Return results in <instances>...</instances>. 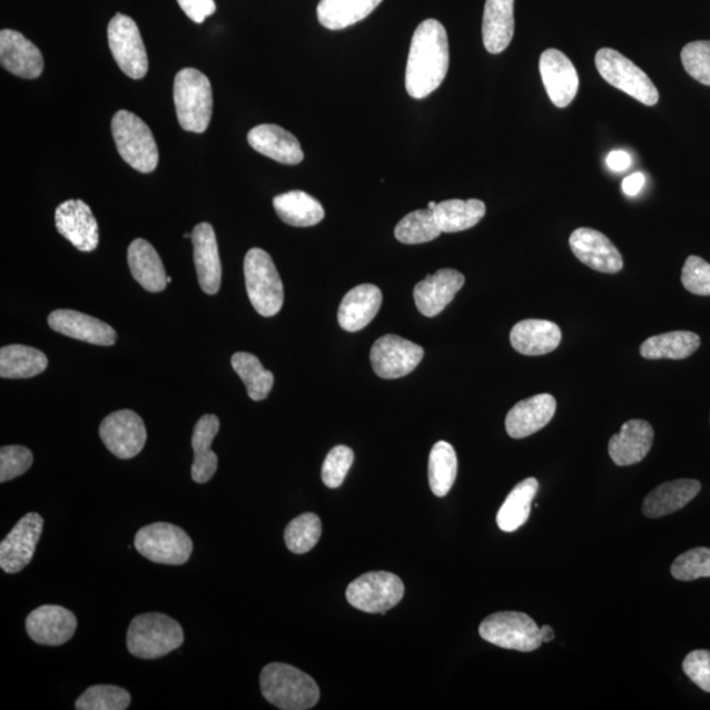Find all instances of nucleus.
Wrapping results in <instances>:
<instances>
[{
    "mask_svg": "<svg viewBox=\"0 0 710 710\" xmlns=\"http://www.w3.org/2000/svg\"><path fill=\"white\" fill-rule=\"evenodd\" d=\"M451 52L446 29L436 19H427L416 28L411 41L405 89L413 99H424L444 82Z\"/></svg>",
    "mask_w": 710,
    "mask_h": 710,
    "instance_id": "1",
    "label": "nucleus"
},
{
    "mask_svg": "<svg viewBox=\"0 0 710 710\" xmlns=\"http://www.w3.org/2000/svg\"><path fill=\"white\" fill-rule=\"evenodd\" d=\"M260 691L284 710H306L321 700V688L306 672L286 663H270L260 672Z\"/></svg>",
    "mask_w": 710,
    "mask_h": 710,
    "instance_id": "2",
    "label": "nucleus"
},
{
    "mask_svg": "<svg viewBox=\"0 0 710 710\" xmlns=\"http://www.w3.org/2000/svg\"><path fill=\"white\" fill-rule=\"evenodd\" d=\"M184 642L185 632L179 622L157 612L137 615L127 633L129 653L148 661L170 654Z\"/></svg>",
    "mask_w": 710,
    "mask_h": 710,
    "instance_id": "3",
    "label": "nucleus"
},
{
    "mask_svg": "<svg viewBox=\"0 0 710 710\" xmlns=\"http://www.w3.org/2000/svg\"><path fill=\"white\" fill-rule=\"evenodd\" d=\"M174 103L180 127L187 132H206L213 118V86L201 71L186 68L174 81Z\"/></svg>",
    "mask_w": 710,
    "mask_h": 710,
    "instance_id": "4",
    "label": "nucleus"
},
{
    "mask_svg": "<svg viewBox=\"0 0 710 710\" xmlns=\"http://www.w3.org/2000/svg\"><path fill=\"white\" fill-rule=\"evenodd\" d=\"M246 292L260 316L273 317L284 307V284L269 253L253 248L244 260Z\"/></svg>",
    "mask_w": 710,
    "mask_h": 710,
    "instance_id": "5",
    "label": "nucleus"
},
{
    "mask_svg": "<svg viewBox=\"0 0 710 710\" xmlns=\"http://www.w3.org/2000/svg\"><path fill=\"white\" fill-rule=\"evenodd\" d=\"M112 136L122 159L137 171L148 174L158 165V148L150 128L139 116L120 110L112 119Z\"/></svg>",
    "mask_w": 710,
    "mask_h": 710,
    "instance_id": "6",
    "label": "nucleus"
},
{
    "mask_svg": "<svg viewBox=\"0 0 710 710\" xmlns=\"http://www.w3.org/2000/svg\"><path fill=\"white\" fill-rule=\"evenodd\" d=\"M600 76L615 89L641 101L644 106H655L659 92L650 77L624 55L611 48L600 49L595 58Z\"/></svg>",
    "mask_w": 710,
    "mask_h": 710,
    "instance_id": "7",
    "label": "nucleus"
},
{
    "mask_svg": "<svg viewBox=\"0 0 710 710\" xmlns=\"http://www.w3.org/2000/svg\"><path fill=\"white\" fill-rule=\"evenodd\" d=\"M135 548L151 562L183 566L190 560L194 545L184 529L168 523H156L137 532Z\"/></svg>",
    "mask_w": 710,
    "mask_h": 710,
    "instance_id": "8",
    "label": "nucleus"
},
{
    "mask_svg": "<svg viewBox=\"0 0 710 710\" xmlns=\"http://www.w3.org/2000/svg\"><path fill=\"white\" fill-rule=\"evenodd\" d=\"M484 641L495 647L531 653L538 650L542 641L541 628L525 613L499 612L491 614L480 627Z\"/></svg>",
    "mask_w": 710,
    "mask_h": 710,
    "instance_id": "9",
    "label": "nucleus"
},
{
    "mask_svg": "<svg viewBox=\"0 0 710 710\" xmlns=\"http://www.w3.org/2000/svg\"><path fill=\"white\" fill-rule=\"evenodd\" d=\"M403 596L402 579L386 571L367 572L346 590L349 604L366 613H386L401 603Z\"/></svg>",
    "mask_w": 710,
    "mask_h": 710,
    "instance_id": "10",
    "label": "nucleus"
},
{
    "mask_svg": "<svg viewBox=\"0 0 710 710\" xmlns=\"http://www.w3.org/2000/svg\"><path fill=\"white\" fill-rule=\"evenodd\" d=\"M108 43L116 63L126 76L141 79L149 69L147 49H145L140 29L127 14H115L108 24Z\"/></svg>",
    "mask_w": 710,
    "mask_h": 710,
    "instance_id": "11",
    "label": "nucleus"
},
{
    "mask_svg": "<svg viewBox=\"0 0 710 710\" xmlns=\"http://www.w3.org/2000/svg\"><path fill=\"white\" fill-rule=\"evenodd\" d=\"M423 358L422 346L396 335L376 339L369 354L375 374L383 379L403 378L411 374Z\"/></svg>",
    "mask_w": 710,
    "mask_h": 710,
    "instance_id": "12",
    "label": "nucleus"
},
{
    "mask_svg": "<svg viewBox=\"0 0 710 710\" xmlns=\"http://www.w3.org/2000/svg\"><path fill=\"white\" fill-rule=\"evenodd\" d=\"M103 444L120 460L139 455L147 442V427L136 412L122 410L108 415L99 427Z\"/></svg>",
    "mask_w": 710,
    "mask_h": 710,
    "instance_id": "13",
    "label": "nucleus"
},
{
    "mask_svg": "<svg viewBox=\"0 0 710 710\" xmlns=\"http://www.w3.org/2000/svg\"><path fill=\"white\" fill-rule=\"evenodd\" d=\"M43 529L39 513H28L0 543V568L17 574L31 563Z\"/></svg>",
    "mask_w": 710,
    "mask_h": 710,
    "instance_id": "14",
    "label": "nucleus"
},
{
    "mask_svg": "<svg viewBox=\"0 0 710 710\" xmlns=\"http://www.w3.org/2000/svg\"><path fill=\"white\" fill-rule=\"evenodd\" d=\"M540 72L548 96L558 108H566L575 99L579 76L570 58L558 49H548L540 58Z\"/></svg>",
    "mask_w": 710,
    "mask_h": 710,
    "instance_id": "15",
    "label": "nucleus"
},
{
    "mask_svg": "<svg viewBox=\"0 0 710 710\" xmlns=\"http://www.w3.org/2000/svg\"><path fill=\"white\" fill-rule=\"evenodd\" d=\"M570 248L582 264L604 274H618L624 267L621 253L601 231L579 228L570 236Z\"/></svg>",
    "mask_w": 710,
    "mask_h": 710,
    "instance_id": "16",
    "label": "nucleus"
},
{
    "mask_svg": "<svg viewBox=\"0 0 710 710\" xmlns=\"http://www.w3.org/2000/svg\"><path fill=\"white\" fill-rule=\"evenodd\" d=\"M56 227L79 252H92L98 248V221L83 200H67L58 206Z\"/></svg>",
    "mask_w": 710,
    "mask_h": 710,
    "instance_id": "17",
    "label": "nucleus"
},
{
    "mask_svg": "<svg viewBox=\"0 0 710 710\" xmlns=\"http://www.w3.org/2000/svg\"><path fill=\"white\" fill-rule=\"evenodd\" d=\"M76 614L60 605H42L29 613L26 628L31 640L46 647H60L77 630Z\"/></svg>",
    "mask_w": 710,
    "mask_h": 710,
    "instance_id": "18",
    "label": "nucleus"
},
{
    "mask_svg": "<svg viewBox=\"0 0 710 710\" xmlns=\"http://www.w3.org/2000/svg\"><path fill=\"white\" fill-rule=\"evenodd\" d=\"M49 327L60 335L87 344L112 346L118 335L110 325L71 309H57L48 317Z\"/></svg>",
    "mask_w": 710,
    "mask_h": 710,
    "instance_id": "19",
    "label": "nucleus"
},
{
    "mask_svg": "<svg viewBox=\"0 0 710 710\" xmlns=\"http://www.w3.org/2000/svg\"><path fill=\"white\" fill-rule=\"evenodd\" d=\"M465 285V277L453 269H442L418 282L413 292L416 307L426 317H434L453 302Z\"/></svg>",
    "mask_w": 710,
    "mask_h": 710,
    "instance_id": "20",
    "label": "nucleus"
},
{
    "mask_svg": "<svg viewBox=\"0 0 710 710\" xmlns=\"http://www.w3.org/2000/svg\"><path fill=\"white\" fill-rule=\"evenodd\" d=\"M0 63L11 75L24 79L38 78L43 70L40 49L12 29L0 32Z\"/></svg>",
    "mask_w": 710,
    "mask_h": 710,
    "instance_id": "21",
    "label": "nucleus"
},
{
    "mask_svg": "<svg viewBox=\"0 0 710 710\" xmlns=\"http://www.w3.org/2000/svg\"><path fill=\"white\" fill-rule=\"evenodd\" d=\"M553 395L540 394L519 402L505 418V430L514 440L532 436L545 427L555 415Z\"/></svg>",
    "mask_w": 710,
    "mask_h": 710,
    "instance_id": "22",
    "label": "nucleus"
},
{
    "mask_svg": "<svg viewBox=\"0 0 710 710\" xmlns=\"http://www.w3.org/2000/svg\"><path fill=\"white\" fill-rule=\"evenodd\" d=\"M191 240L200 288L208 295H216L221 286L223 267L211 224H198L193 230Z\"/></svg>",
    "mask_w": 710,
    "mask_h": 710,
    "instance_id": "23",
    "label": "nucleus"
},
{
    "mask_svg": "<svg viewBox=\"0 0 710 710\" xmlns=\"http://www.w3.org/2000/svg\"><path fill=\"white\" fill-rule=\"evenodd\" d=\"M653 441V426L644 420H629L610 440L608 452L615 465L632 466L647 458Z\"/></svg>",
    "mask_w": 710,
    "mask_h": 710,
    "instance_id": "24",
    "label": "nucleus"
},
{
    "mask_svg": "<svg viewBox=\"0 0 710 710\" xmlns=\"http://www.w3.org/2000/svg\"><path fill=\"white\" fill-rule=\"evenodd\" d=\"M382 292L375 285H359L345 295L338 308V324L346 332H359L372 323L382 306Z\"/></svg>",
    "mask_w": 710,
    "mask_h": 710,
    "instance_id": "25",
    "label": "nucleus"
},
{
    "mask_svg": "<svg viewBox=\"0 0 710 710\" xmlns=\"http://www.w3.org/2000/svg\"><path fill=\"white\" fill-rule=\"evenodd\" d=\"M250 147L279 164L298 165L304 159L300 142L288 130L275 125L255 127L248 134Z\"/></svg>",
    "mask_w": 710,
    "mask_h": 710,
    "instance_id": "26",
    "label": "nucleus"
},
{
    "mask_svg": "<svg viewBox=\"0 0 710 710\" xmlns=\"http://www.w3.org/2000/svg\"><path fill=\"white\" fill-rule=\"evenodd\" d=\"M701 491V483L694 480L665 482L650 492L643 500L642 512L649 519L669 516L683 510Z\"/></svg>",
    "mask_w": 710,
    "mask_h": 710,
    "instance_id": "27",
    "label": "nucleus"
},
{
    "mask_svg": "<svg viewBox=\"0 0 710 710\" xmlns=\"http://www.w3.org/2000/svg\"><path fill=\"white\" fill-rule=\"evenodd\" d=\"M561 342V328L548 321L531 318L517 323L511 331L513 349L529 357L552 353Z\"/></svg>",
    "mask_w": 710,
    "mask_h": 710,
    "instance_id": "28",
    "label": "nucleus"
},
{
    "mask_svg": "<svg viewBox=\"0 0 710 710\" xmlns=\"http://www.w3.org/2000/svg\"><path fill=\"white\" fill-rule=\"evenodd\" d=\"M484 48L491 55L504 52L514 34V0H487L482 26Z\"/></svg>",
    "mask_w": 710,
    "mask_h": 710,
    "instance_id": "29",
    "label": "nucleus"
},
{
    "mask_svg": "<svg viewBox=\"0 0 710 710\" xmlns=\"http://www.w3.org/2000/svg\"><path fill=\"white\" fill-rule=\"evenodd\" d=\"M219 431V417L215 415L203 416L194 427L191 442L195 456L191 466V476L195 483H207L211 481L216 474L219 460H217L216 453L211 451V446Z\"/></svg>",
    "mask_w": 710,
    "mask_h": 710,
    "instance_id": "30",
    "label": "nucleus"
},
{
    "mask_svg": "<svg viewBox=\"0 0 710 710\" xmlns=\"http://www.w3.org/2000/svg\"><path fill=\"white\" fill-rule=\"evenodd\" d=\"M128 265L130 273L149 293H161L168 286L161 258L147 240L137 238L128 248Z\"/></svg>",
    "mask_w": 710,
    "mask_h": 710,
    "instance_id": "31",
    "label": "nucleus"
},
{
    "mask_svg": "<svg viewBox=\"0 0 710 710\" xmlns=\"http://www.w3.org/2000/svg\"><path fill=\"white\" fill-rule=\"evenodd\" d=\"M273 206L280 220L292 227H314L325 216L322 203L304 191L280 194L274 198Z\"/></svg>",
    "mask_w": 710,
    "mask_h": 710,
    "instance_id": "32",
    "label": "nucleus"
},
{
    "mask_svg": "<svg viewBox=\"0 0 710 710\" xmlns=\"http://www.w3.org/2000/svg\"><path fill=\"white\" fill-rule=\"evenodd\" d=\"M383 0H321L317 19L331 31H339L365 20Z\"/></svg>",
    "mask_w": 710,
    "mask_h": 710,
    "instance_id": "33",
    "label": "nucleus"
},
{
    "mask_svg": "<svg viewBox=\"0 0 710 710\" xmlns=\"http://www.w3.org/2000/svg\"><path fill=\"white\" fill-rule=\"evenodd\" d=\"M48 357L26 345H9L0 349V376L3 379H29L46 372Z\"/></svg>",
    "mask_w": 710,
    "mask_h": 710,
    "instance_id": "34",
    "label": "nucleus"
},
{
    "mask_svg": "<svg viewBox=\"0 0 710 710\" xmlns=\"http://www.w3.org/2000/svg\"><path fill=\"white\" fill-rule=\"evenodd\" d=\"M433 213L442 234H456L475 227L485 215V205L477 199H451L438 203Z\"/></svg>",
    "mask_w": 710,
    "mask_h": 710,
    "instance_id": "35",
    "label": "nucleus"
},
{
    "mask_svg": "<svg viewBox=\"0 0 710 710\" xmlns=\"http://www.w3.org/2000/svg\"><path fill=\"white\" fill-rule=\"evenodd\" d=\"M700 345L697 333L676 331L648 338L640 352L647 359H686L698 352Z\"/></svg>",
    "mask_w": 710,
    "mask_h": 710,
    "instance_id": "36",
    "label": "nucleus"
},
{
    "mask_svg": "<svg viewBox=\"0 0 710 710\" xmlns=\"http://www.w3.org/2000/svg\"><path fill=\"white\" fill-rule=\"evenodd\" d=\"M539 485L535 477H527L511 491L496 517L497 525L503 532L512 533L526 523Z\"/></svg>",
    "mask_w": 710,
    "mask_h": 710,
    "instance_id": "37",
    "label": "nucleus"
},
{
    "mask_svg": "<svg viewBox=\"0 0 710 710\" xmlns=\"http://www.w3.org/2000/svg\"><path fill=\"white\" fill-rule=\"evenodd\" d=\"M230 364L244 382L252 401L263 402L269 396L274 386V375L260 364L256 355L236 353L231 355Z\"/></svg>",
    "mask_w": 710,
    "mask_h": 710,
    "instance_id": "38",
    "label": "nucleus"
},
{
    "mask_svg": "<svg viewBox=\"0 0 710 710\" xmlns=\"http://www.w3.org/2000/svg\"><path fill=\"white\" fill-rule=\"evenodd\" d=\"M458 473V458L454 447L438 441L430 455V484L434 495L444 497L451 492Z\"/></svg>",
    "mask_w": 710,
    "mask_h": 710,
    "instance_id": "39",
    "label": "nucleus"
},
{
    "mask_svg": "<svg viewBox=\"0 0 710 710\" xmlns=\"http://www.w3.org/2000/svg\"><path fill=\"white\" fill-rule=\"evenodd\" d=\"M441 234L434 213L427 208L404 216L395 228L396 240L407 245L431 243Z\"/></svg>",
    "mask_w": 710,
    "mask_h": 710,
    "instance_id": "40",
    "label": "nucleus"
},
{
    "mask_svg": "<svg viewBox=\"0 0 710 710\" xmlns=\"http://www.w3.org/2000/svg\"><path fill=\"white\" fill-rule=\"evenodd\" d=\"M322 532L321 517L315 513H303L287 525L285 531L286 546L294 554H306L321 541Z\"/></svg>",
    "mask_w": 710,
    "mask_h": 710,
    "instance_id": "41",
    "label": "nucleus"
},
{
    "mask_svg": "<svg viewBox=\"0 0 710 710\" xmlns=\"http://www.w3.org/2000/svg\"><path fill=\"white\" fill-rule=\"evenodd\" d=\"M130 694L116 686H92L76 701L78 710H125L130 706Z\"/></svg>",
    "mask_w": 710,
    "mask_h": 710,
    "instance_id": "42",
    "label": "nucleus"
},
{
    "mask_svg": "<svg viewBox=\"0 0 710 710\" xmlns=\"http://www.w3.org/2000/svg\"><path fill=\"white\" fill-rule=\"evenodd\" d=\"M671 574L680 582L710 578V549L694 548L679 555L672 563Z\"/></svg>",
    "mask_w": 710,
    "mask_h": 710,
    "instance_id": "43",
    "label": "nucleus"
},
{
    "mask_svg": "<svg viewBox=\"0 0 710 710\" xmlns=\"http://www.w3.org/2000/svg\"><path fill=\"white\" fill-rule=\"evenodd\" d=\"M354 462L351 447L338 445L333 447L324 461L322 480L328 489H338L345 481Z\"/></svg>",
    "mask_w": 710,
    "mask_h": 710,
    "instance_id": "44",
    "label": "nucleus"
},
{
    "mask_svg": "<svg viewBox=\"0 0 710 710\" xmlns=\"http://www.w3.org/2000/svg\"><path fill=\"white\" fill-rule=\"evenodd\" d=\"M682 63L698 82L710 86V41H693L682 50Z\"/></svg>",
    "mask_w": 710,
    "mask_h": 710,
    "instance_id": "45",
    "label": "nucleus"
},
{
    "mask_svg": "<svg viewBox=\"0 0 710 710\" xmlns=\"http://www.w3.org/2000/svg\"><path fill=\"white\" fill-rule=\"evenodd\" d=\"M33 463V454L28 447L12 445L0 448V483L14 480L27 473Z\"/></svg>",
    "mask_w": 710,
    "mask_h": 710,
    "instance_id": "46",
    "label": "nucleus"
},
{
    "mask_svg": "<svg viewBox=\"0 0 710 710\" xmlns=\"http://www.w3.org/2000/svg\"><path fill=\"white\" fill-rule=\"evenodd\" d=\"M682 284L687 292L710 296V264L698 256L688 257L682 270Z\"/></svg>",
    "mask_w": 710,
    "mask_h": 710,
    "instance_id": "47",
    "label": "nucleus"
},
{
    "mask_svg": "<svg viewBox=\"0 0 710 710\" xmlns=\"http://www.w3.org/2000/svg\"><path fill=\"white\" fill-rule=\"evenodd\" d=\"M683 671L702 691L710 693V651L694 650L683 661Z\"/></svg>",
    "mask_w": 710,
    "mask_h": 710,
    "instance_id": "48",
    "label": "nucleus"
},
{
    "mask_svg": "<svg viewBox=\"0 0 710 710\" xmlns=\"http://www.w3.org/2000/svg\"><path fill=\"white\" fill-rule=\"evenodd\" d=\"M177 2L187 17L198 24H201L217 10L215 0H177Z\"/></svg>",
    "mask_w": 710,
    "mask_h": 710,
    "instance_id": "49",
    "label": "nucleus"
},
{
    "mask_svg": "<svg viewBox=\"0 0 710 710\" xmlns=\"http://www.w3.org/2000/svg\"><path fill=\"white\" fill-rule=\"evenodd\" d=\"M607 165L612 171H625L632 165V157L624 150H614L607 157Z\"/></svg>",
    "mask_w": 710,
    "mask_h": 710,
    "instance_id": "50",
    "label": "nucleus"
},
{
    "mask_svg": "<svg viewBox=\"0 0 710 710\" xmlns=\"http://www.w3.org/2000/svg\"><path fill=\"white\" fill-rule=\"evenodd\" d=\"M647 183V178H644L642 172H634L632 176L627 177L622 180V191H624L628 197H635L639 195Z\"/></svg>",
    "mask_w": 710,
    "mask_h": 710,
    "instance_id": "51",
    "label": "nucleus"
},
{
    "mask_svg": "<svg viewBox=\"0 0 710 710\" xmlns=\"http://www.w3.org/2000/svg\"><path fill=\"white\" fill-rule=\"evenodd\" d=\"M541 635L543 642H552L555 639L554 630L549 625L541 628Z\"/></svg>",
    "mask_w": 710,
    "mask_h": 710,
    "instance_id": "52",
    "label": "nucleus"
},
{
    "mask_svg": "<svg viewBox=\"0 0 710 710\" xmlns=\"http://www.w3.org/2000/svg\"><path fill=\"white\" fill-rule=\"evenodd\" d=\"M436 207H437V203H434V201H431L430 205H427V209H431V211H434Z\"/></svg>",
    "mask_w": 710,
    "mask_h": 710,
    "instance_id": "53",
    "label": "nucleus"
},
{
    "mask_svg": "<svg viewBox=\"0 0 710 710\" xmlns=\"http://www.w3.org/2000/svg\"><path fill=\"white\" fill-rule=\"evenodd\" d=\"M191 237H193V234H186L185 235V238H191Z\"/></svg>",
    "mask_w": 710,
    "mask_h": 710,
    "instance_id": "54",
    "label": "nucleus"
},
{
    "mask_svg": "<svg viewBox=\"0 0 710 710\" xmlns=\"http://www.w3.org/2000/svg\"><path fill=\"white\" fill-rule=\"evenodd\" d=\"M169 284H171V278H170V277H168V285H169Z\"/></svg>",
    "mask_w": 710,
    "mask_h": 710,
    "instance_id": "55",
    "label": "nucleus"
}]
</instances>
